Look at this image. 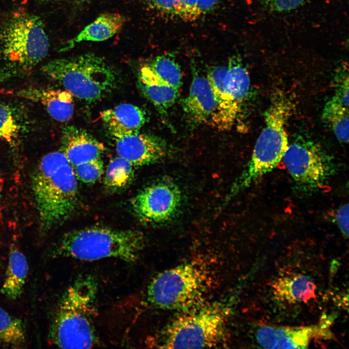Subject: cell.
Masks as SVG:
<instances>
[{
	"label": "cell",
	"mask_w": 349,
	"mask_h": 349,
	"mask_svg": "<svg viewBox=\"0 0 349 349\" xmlns=\"http://www.w3.org/2000/svg\"><path fill=\"white\" fill-rule=\"evenodd\" d=\"M31 188L43 233L65 221L78 206V179L61 151L40 159L32 174Z\"/></svg>",
	"instance_id": "cell-1"
},
{
	"label": "cell",
	"mask_w": 349,
	"mask_h": 349,
	"mask_svg": "<svg viewBox=\"0 0 349 349\" xmlns=\"http://www.w3.org/2000/svg\"><path fill=\"white\" fill-rule=\"evenodd\" d=\"M98 283L78 277L60 298L49 330L50 343L62 349H89L99 344L95 324Z\"/></svg>",
	"instance_id": "cell-2"
},
{
	"label": "cell",
	"mask_w": 349,
	"mask_h": 349,
	"mask_svg": "<svg viewBox=\"0 0 349 349\" xmlns=\"http://www.w3.org/2000/svg\"><path fill=\"white\" fill-rule=\"evenodd\" d=\"M211 270L205 263L191 261L164 270L148 285L143 306L186 310L201 304L213 287Z\"/></svg>",
	"instance_id": "cell-3"
},
{
	"label": "cell",
	"mask_w": 349,
	"mask_h": 349,
	"mask_svg": "<svg viewBox=\"0 0 349 349\" xmlns=\"http://www.w3.org/2000/svg\"><path fill=\"white\" fill-rule=\"evenodd\" d=\"M145 242L143 234L138 230L89 227L64 234L52 248L51 255L83 261L114 258L133 263L139 259Z\"/></svg>",
	"instance_id": "cell-4"
},
{
	"label": "cell",
	"mask_w": 349,
	"mask_h": 349,
	"mask_svg": "<svg viewBox=\"0 0 349 349\" xmlns=\"http://www.w3.org/2000/svg\"><path fill=\"white\" fill-rule=\"evenodd\" d=\"M291 110V101L283 94L272 99L264 112L265 126L251 158L234 182L226 202L271 172L283 159L289 144L286 126Z\"/></svg>",
	"instance_id": "cell-5"
},
{
	"label": "cell",
	"mask_w": 349,
	"mask_h": 349,
	"mask_svg": "<svg viewBox=\"0 0 349 349\" xmlns=\"http://www.w3.org/2000/svg\"><path fill=\"white\" fill-rule=\"evenodd\" d=\"M179 316L147 340L159 349L210 348L224 341L230 314L228 306L214 303Z\"/></svg>",
	"instance_id": "cell-6"
},
{
	"label": "cell",
	"mask_w": 349,
	"mask_h": 349,
	"mask_svg": "<svg viewBox=\"0 0 349 349\" xmlns=\"http://www.w3.org/2000/svg\"><path fill=\"white\" fill-rule=\"evenodd\" d=\"M41 70L73 96L88 102L101 99L116 85L112 67L93 53L52 60Z\"/></svg>",
	"instance_id": "cell-7"
},
{
	"label": "cell",
	"mask_w": 349,
	"mask_h": 349,
	"mask_svg": "<svg viewBox=\"0 0 349 349\" xmlns=\"http://www.w3.org/2000/svg\"><path fill=\"white\" fill-rule=\"evenodd\" d=\"M49 46L42 21L36 16L16 12L0 30V59L15 71L36 66L47 55Z\"/></svg>",
	"instance_id": "cell-8"
},
{
	"label": "cell",
	"mask_w": 349,
	"mask_h": 349,
	"mask_svg": "<svg viewBox=\"0 0 349 349\" xmlns=\"http://www.w3.org/2000/svg\"><path fill=\"white\" fill-rule=\"evenodd\" d=\"M283 159L296 189L306 194L326 185L335 170L333 159L324 149L302 137L289 143Z\"/></svg>",
	"instance_id": "cell-9"
},
{
	"label": "cell",
	"mask_w": 349,
	"mask_h": 349,
	"mask_svg": "<svg viewBox=\"0 0 349 349\" xmlns=\"http://www.w3.org/2000/svg\"><path fill=\"white\" fill-rule=\"evenodd\" d=\"M182 201L178 187L168 181L154 183L140 190L131 201L136 217L149 223H161L170 220Z\"/></svg>",
	"instance_id": "cell-10"
},
{
	"label": "cell",
	"mask_w": 349,
	"mask_h": 349,
	"mask_svg": "<svg viewBox=\"0 0 349 349\" xmlns=\"http://www.w3.org/2000/svg\"><path fill=\"white\" fill-rule=\"evenodd\" d=\"M118 156L135 167L155 163L166 157L169 151L166 142L148 133H137L114 138Z\"/></svg>",
	"instance_id": "cell-11"
},
{
	"label": "cell",
	"mask_w": 349,
	"mask_h": 349,
	"mask_svg": "<svg viewBox=\"0 0 349 349\" xmlns=\"http://www.w3.org/2000/svg\"><path fill=\"white\" fill-rule=\"evenodd\" d=\"M182 108L190 122L194 124H209L218 128L217 103L207 78L194 73L187 96Z\"/></svg>",
	"instance_id": "cell-12"
},
{
	"label": "cell",
	"mask_w": 349,
	"mask_h": 349,
	"mask_svg": "<svg viewBox=\"0 0 349 349\" xmlns=\"http://www.w3.org/2000/svg\"><path fill=\"white\" fill-rule=\"evenodd\" d=\"M61 151L73 167L101 159L103 144L85 130L73 126L62 130Z\"/></svg>",
	"instance_id": "cell-13"
},
{
	"label": "cell",
	"mask_w": 349,
	"mask_h": 349,
	"mask_svg": "<svg viewBox=\"0 0 349 349\" xmlns=\"http://www.w3.org/2000/svg\"><path fill=\"white\" fill-rule=\"evenodd\" d=\"M320 330L317 326H264L258 330L256 339L264 348H306L316 334L322 333Z\"/></svg>",
	"instance_id": "cell-14"
},
{
	"label": "cell",
	"mask_w": 349,
	"mask_h": 349,
	"mask_svg": "<svg viewBox=\"0 0 349 349\" xmlns=\"http://www.w3.org/2000/svg\"><path fill=\"white\" fill-rule=\"evenodd\" d=\"M16 95L41 104L48 114L57 121L66 122L73 114V96L65 90L30 87L19 90Z\"/></svg>",
	"instance_id": "cell-15"
},
{
	"label": "cell",
	"mask_w": 349,
	"mask_h": 349,
	"mask_svg": "<svg viewBox=\"0 0 349 349\" xmlns=\"http://www.w3.org/2000/svg\"><path fill=\"white\" fill-rule=\"evenodd\" d=\"M101 118L113 138L138 133L146 122L144 111L129 103L104 111Z\"/></svg>",
	"instance_id": "cell-16"
},
{
	"label": "cell",
	"mask_w": 349,
	"mask_h": 349,
	"mask_svg": "<svg viewBox=\"0 0 349 349\" xmlns=\"http://www.w3.org/2000/svg\"><path fill=\"white\" fill-rule=\"evenodd\" d=\"M151 9L164 16L185 21H195L216 7L218 0H144Z\"/></svg>",
	"instance_id": "cell-17"
},
{
	"label": "cell",
	"mask_w": 349,
	"mask_h": 349,
	"mask_svg": "<svg viewBox=\"0 0 349 349\" xmlns=\"http://www.w3.org/2000/svg\"><path fill=\"white\" fill-rule=\"evenodd\" d=\"M226 65L213 67L207 75L216 98L219 113L218 128H230L235 122L241 109L229 94L225 84Z\"/></svg>",
	"instance_id": "cell-18"
},
{
	"label": "cell",
	"mask_w": 349,
	"mask_h": 349,
	"mask_svg": "<svg viewBox=\"0 0 349 349\" xmlns=\"http://www.w3.org/2000/svg\"><path fill=\"white\" fill-rule=\"evenodd\" d=\"M125 22V17L120 14H102L76 36L66 42L60 50L66 51L70 50L78 44L84 41L100 42L106 40L120 31Z\"/></svg>",
	"instance_id": "cell-19"
},
{
	"label": "cell",
	"mask_w": 349,
	"mask_h": 349,
	"mask_svg": "<svg viewBox=\"0 0 349 349\" xmlns=\"http://www.w3.org/2000/svg\"><path fill=\"white\" fill-rule=\"evenodd\" d=\"M139 83L144 95L162 113L174 104L179 95L178 89L159 78L147 64L140 70Z\"/></svg>",
	"instance_id": "cell-20"
},
{
	"label": "cell",
	"mask_w": 349,
	"mask_h": 349,
	"mask_svg": "<svg viewBox=\"0 0 349 349\" xmlns=\"http://www.w3.org/2000/svg\"><path fill=\"white\" fill-rule=\"evenodd\" d=\"M28 264L24 254L12 246L5 280L0 292L10 300H16L21 295L28 272Z\"/></svg>",
	"instance_id": "cell-21"
},
{
	"label": "cell",
	"mask_w": 349,
	"mask_h": 349,
	"mask_svg": "<svg viewBox=\"0 0 349 349\" xmlns=\"http://www.w3.org/2000/svg\"><path fill=\"white\" fill-rule=\"evenodd\" d=\"M273 288L279 297L290 302H306L316 297L314 282L304 275L280 278L274 283Z\"/></svg>",
	"instance_id": "cell-22"
},
{
	"label": "cell",
	"mask_w": 349,
	"mask_h": 349,
	"mask_svg": "<svg viewBox=\"0 0 349 349\" xmlns=\"http://www.w3.org/2000/svg\"><path fill=\"white\" fill-rule=\"evenodd\" d=\"M226 88L237 105L241 109L250 87V77L241 60L233 56L226 65Z\"/></svg>",
	"instance_id": "cell-23"
},
{
	"label": "cell",
	"mask_w": 349,
	"mask_h": 349,
	"mask_svg": "<svg viewBox=\"0 0 349 349\" xmlns=\"http://www.w3.org/2000/svg\"><path fill=\"white\" fill-rule=\"evenodd\" d=\"M322 118L332 128L337 139L343 143H348L349 107L333 96L326 103Z\"/></svg>",
	"instance_id": "cell-24"
},
{
	"label": "cell",
	"mask_w": 349,
	"mask_h": 349,
	"mask_svg": "<svg viewBox=\"0 0 349 349\" xmlns=\"http://www.w3.org/2000/svg\"><path fill=\"white\" fill-rule=\"evenodd\" d=\"M135 167L129 161L117 156L111 159L106 169L104 184L111 190H123L132 182Z\"/></svg>",
	"instance_id": "cell-25"
},
{
	"label": "cell",
	"mask_w": 349,
	"mask_h": 349,
	"mask_svg": "<svg viewBox=\"0 0 349 349\" xmlns=\"http://www.w3.org/2000/svg\"><path fill=\"white\" fill-rule=\"evenodd\" d=\"M25 327L21 319L0 307V344L15 348L25 341Z\"/></svg>",
	"instance_id": "cell-26"
},
{
	"label": "cell",
	"mask_w": 349,
	"mask_h": 349,
	"mask_svg": "<svg viewBox=\"0 0 349 349\" xmlns=\"http://www.w3.org/2000/svg\"><path fill=\"white\" fill-rule=\"evenodd\" d=\"M147 65L163 81L179 89L182 83V73L173 58L167 55L159 56Z\"/></svg>",
	"instance_id": "cell-27"
},
{
	"label": "cell",
	"mask_w": 349,
	"mask_h": 349,
	"mask_svg": "<svg viewBox=\"0 0 349 349\" xmlns=\"http://www.w3.org/2000/svg\"><path fill=\"white\" fill-rule=\"evenodd\" d=\"M19 130V124L12 108L0 103V138L13 143L18 137Z\"/></svg>",
	"instance_id": "cell-28"
},
{
	"label": "cell",
	"mask_w": 349,
	"mask_h": 349,
	"mask_svg": "<svg viewBox=\"0 0 349 349\" xmlns=\"http://www.w3.org/2000/svg\"><path fill=\"white\" fill-rule=\"evenodd\" d=\"M73 169L77 179L88 184L98 181L104 173L103 163L101 159L79 164Z\"/></svg>",
	"instance_id": "cell-29"
},
{
	"label": "cell",
	"mask_w": 349,
	"mask_h": 349,
	"mask_svg": "<svg viewBox=\"0 0 349 349\" xmlns=\"http://www.w3.org/2000/svg\"><path fill=\"white\" fill-rule=\"evenodd\" d=\"M335 94L333 95L345 106L349 107V74L348 69L343 66L339 69L334 80Z\"/></svg>",
	"instance_id": "cell-30"
},
{
	"label": "cell",
	"mask_w": 349,
	"mask_h": 349,
	"mask_svg": "<svg viewBox=\"0 0 349 349\" xmlns=\"http://www.w3.org/2000/svg\"><path fill=\"white\" fill-rule=\"evenodd\" d=\"M305 0H262L265 7L271 12H285L294 10Z\"/></svg>",
	"instance_id": "cell-31"
},
{
	"label": "cell",
	"mask_w": 349,
	"mask_h": 349,
	"mask_svg": "<svg viewBox=\"0 0 349 349\" xmlns=\"http://www.w3.org/2000/svg\"><path fill=\"white\" fill-rule=\"evenodd\" d=\"M335 221L341 233L346 237L349 236V205L340 206L335 213Z\"/></svg>",
	"instance_id": "cell-32"
},
{
	"label": "cell",
	"mask_w": 349,
	"mask_h": 349,
	"mask_svg": "<svg viewBox=\"0 0 349 349\" xmlns=\"http://www.w3.org/2000/svg\"><path fill=\"white\" fill-rule=\"evenodd\" d=\"M13 76V74L9 71H0V84Z\"/></svg>",
	"instance_id": "cell-33"
},
{
	"label": "cell",
	"mask_w": 349,
	"mask_h": 349,
	"mask_svg": "<svg viewBox=\"0 0 349 349\" xmlns=\"http://www.w3.org/2000/svg\"><path fill=\"white\" fill-rule=\"evenodd\" d=\"M3 187V179L0 177V205L1 199L2 191Z\"/></svg>",
	"instance_id": "cell-34"
},
{
	"label": "cell",
	"mask_w": 349,
	"mask_h": 349,
	"mask_svg": "<svg viewBox=\"0 0 349 349\" xmlns=\"http://www.w3.org/2000/svg\"><path fill=\"white\" fill-rule=\"evenodd\" d=\"M87 0H75V2L78 5H81L83 4Z\"/></svg>",
	"instance_id": "cell-35"
},
{
	"label": "cell",
	"mask_w": 349,
	"mask_h": 349,
	"mask_svg": "<svg viewBox=\"0 0 349 349\" xmlns=\"http://www.w3.org/2000/svg\"><path fill=\"white\" fill-rule=\"evenodd\" d=\"M43 1H59L62 0H40Z\"/></svg>",
	"instance_id": "cell-36"
}]
</instances>
